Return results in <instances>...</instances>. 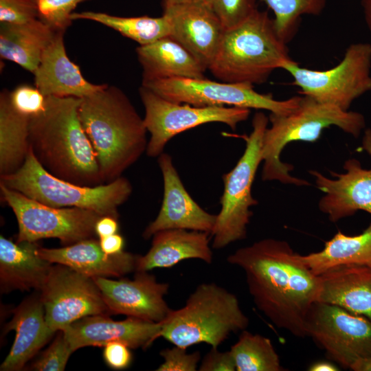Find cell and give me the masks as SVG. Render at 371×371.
<instances>
[{
	"label": "cell",
	"mask_w": 371,
	"mask_h": 371,
	"mask_svg": "<svg viewBox=\"0 0 371 371\" xmlns=\"http://www.w3.org/2000/svg\"><path fill=\"white\" fill-rule=\"evenodd\" d=\"M117 218L102 216L95 225V233L99 238L117 233L119 224Z\"/></svg>",
	"instance_id": "obj_41"
},
{
	"label": "cell",
	"mask_w": 371,
	"mask_h": 371,
	"mask_svg": "<svg viewBox=\"0 0 371 371\" xmlns=\"http://www.w3.org/2000/svg\"><path fill=\"white\" fill-rule=\"evenodd\" d=\"M371 44L350 45L342 60L326 70L302 67L293 59L282 69L293 78L300 95L348 111L355 100L371 90Z\"/></svg>",
	"instance_id": "obj_9"
},
{
	"label": "cell",
	"mask_w": 371,
	"mask_h": 371,
	"mask_svg": "<svg viewBox=\"0 0 371 371\" xmlns=\"http://www.w3.org/2000/svg\"><path fill=\"white\" fill-rule=\"evenodd\" d=\"M9 92L3 90L0 93V177L18 170L30 148V117L12 107Z\"/></svg>",
	"instance_id": "obj_29"
},
{
	"label": "cell",
	"mask_w": 371,
	"mask_h": 371,
	"mask_svg": "<svg viewBox=\"0 0 371 371\" xmlns=\"http://www.w3.org/2000/svg\"><path fill=\"white\" fill-rule=\"evenodd\" d=\"M236 371H282L280 357L270 339L241 331L229 350Z\"/></svg>",
	"instance_id": "obj_31"
},
{
	"label": "cell",
	"mask_w": 371,
	"mask_h": 371,
	"mask_svg": "<svg viewBox=\"0 0 371 371\" xmlns=\"http://www.w3.org/2000/svg\"><path fill=\"white\" fill-rule=\"evenodd\" d=\"M39 291L46 322L55 333L82 317L111 314L93 278L65 265H52Z\"/></svg>",
	"instance_id": "obj_14"
},
{
	"label": "cell",
	"mask_w": 371,
	"mask_h": 371,
	"mask_svg": "<svg viewBox=\"0 0 371 371\" xmlns=\"http://www.w3.org/2000/svg\"><path fill=\"white\" fill-rule=\"evenodd\" d=\"M310 371H337L339 368L334 363L326 361H319L312 363L308 368Z\"/></svg>",
	"instance_id": "obj_43"
},
{
	"label": "cell",
	"mask_w": 371,
	"mask_h": 371,
	"mask_svg": "<svg viewBox=\"0 0 371 371\" xmlns=\"http://www.w3.org/2000/svg\"><path fill=\"white\" fill-rule=\"evenodd\" d=\"M84 0H35L38 19L56 32H63L71 24V15Z\"/></svg>",
	"instance_id": "obj_34"
},
{
	"label": "cell",
	"mask_w": 371,
	"mask_h": 371,
	"mask_svg": "<svg viewBox=\"0 0 371 371\" xmlns=\"http://www.w3.org/2000/svg\"><path fill=\"white\" fill-rule=\"evenodd\" d=\"M72 352L63 330H59L53 342L32 364V368L37 371H63Z\"/></svg>",
	"instance_id": "obj_35"
},
{
	"label": "cell",
	"mask_w": 371,
	"mask_h": 371,
	"mask_svg": "<svg viewBox=\"0 0 371 371\" xmlns=\"http://www.w3.org/2000/svg\"><path fill=\"white\" fill-rule=\"evenodd\" d=\"M269 122L264 113L257 112L253 117L251 133L237 135L245 139L246 146L236 166L222 177L224 188L220 201L221 208L211 234L214 249L225 248L246 238L247 227L252 216L249 207L258 204L252 196L251 188L262 161V141Z\"/></svg>",
	"instance_id": "obj_8"
},
{
	"label": "cell",
	"mask_w": 371,
	"mask_h": 371,
	"mask_svg": "<svg viewBox=\"0 0 371 371\" xmlns=\"http://www.w3.org/2000/svg\"><path fill=\"white\" fill-rule=\"evenodd\" d=\"M82 98L47 96L44 110L30 117V146L42 166L76 184L104 183L95 151L78 115Z\"/></svg>",
	"instance_id": "obj_2"
},
{
	"label": "cell",
	"mask_w": 371,
	"mask_h": 371,
	"mask_svg": "<svg viewBox=\"0 0 371 371\" xmlns=\"http://www.w3.org/2000/svg\"><path fill=\"white\" fill-rule=\"evenodd\" d=\"M64 32H57L41 56L35 71L34 85L46 97L83 98L104 88L87 80L80 67L67 55Z\"/></svg>",
	"instance_id": "obj_20"
},
{
	"label": "cell",
	"mask_w": 371,
	"mask_h": 371,
	"mask_svg": "<svg viewBox=\"0 0 371 371\" xmlns=\"http://www.w3.org/2000/svg\"><path fill=\"white\" fill-rule=\"evenodd\" d=\"M354 371H371V357L360 360L351 369Z\"/></svg>",
	"instance_id": "obj_45"
},
{
	"label": "cell",
	"mask_w": 371,
	"mask_h": 371,
	"mask_svg": "<svg viewBox=\"0 0 371 371\" xmlns=\"http://www.w3.org/2000/svg\"><path fill=\"white\" fill-rule=\"evenodd\" d=\"M103 357L106 363L115 370L127 368L132 361L130 348L124 343L112 341L104 346Z\"/></svg>",
	"instance_id": "obj_39"
},
{
	"label": "cell",
	"mask_w": 371,
	"mask_h": 371,
	"mask_svg": "<svg viewBox=\"0 0 371 371\" xmlns=\"http://www.w3.org/2000/svg\"><path fill=\"white\" fill-rule=\"evenodd\" d=\"M85 1V0H84Z\"/></svg>",
	"instance_id": "obj_47"
},
{
	"label": "cell",
	"mask_w": 371,
	"mask_h": 371,
	"mask_svg": "<svg viewBox=\"0 0 371 371\" xmlns=\"http://www.w3.org/2000/svg\"><path fill=\"white\" fill-rule=\"evenodd\" d=\"M142 81L170 78H205L206 68L170 36L136 49Z\"/></svg>",
	"instance_id": "obj_26"
},
{
	"label": "cell",
	"mask_w": 371,
	"mask_h": 371,
	"mask_svg": "<svg viewBox=\"0 0 371 371\" xmlns=\"http://www.w3.org/2000/svg\"><path fill=\"white\" fill-rule=\"evenodd\" d=\"M56 32L38 18L23 23H1V58L34 74Z\"/></svg>",
	"instance_id": "obj_27"
},
{
	"label": "cell",
	"mask_w": 371,
	"mask_h": 371,
	"mask_svg": "<svg viewBox=\"0 0 371 371\" xmlns=\"http://www.w3.org/2000/svg\"><path fill=\"white\" fill-rule=\"evenodd\" d=\"M248 325L249 318L234 293L214 282L202 283L183 307L172 309L161 322L159 337L185 348L200 343L218 348L232 333Z\"/></svg>",
	"instance_id": "obj_6"
},
{
	"label": "cell",
	"mask_w": 371,
	"mask_h": 371,
	"mask_svg": "<svg viewBox=\"0 0 371 371\" xmlns=\"http://www.w3.org/2000/svg\"><path fill=\"white\" fill-rule=\"evenodd\" d=\"M9 95L12 107L29 117L38 115L45 109L47 97L35 85H19L9 92Z\"/></svg>",
	"instance_id": "obj_36"
},
{
	"label": "cell",
	"mask_w": 371,
	"mask_h": 371,
	"mask_svg": "<svg viewBox=\"0 0 371 371\" xmlns=\"http://www.w3.org/2000/svg\"><path fill=\"white\" fill-rule=\"evenodd\" d=\"M6 331H15L12 348L0 366L1 371L22 370L55 333L48 326L40 294L30 296L14 311Z\"/></svg>",
	"instance_id": "obj_22"
},
{
	"label": "cell",
	"mask_w": 371,
	"mask_h": 371,
	"mask_svg": "<svg viewBox=\"0 0 371 371\" xmlns=\"http://www.w3.org/2000/svg\"><path fill=\"white\" fill-rule=\"evenodd\" d=\"M310 337L327 358L351 370L361 359L371 357V321L337 306L315 302L304 322Z\"/></svg>",
	"instance_id": "obj_13"
},
{
	"label": "cell",
	"mask_w": 371,
	"mask_h": 371,
	"mask_svg": "<svg viewBox=\"0 0 371 371\" xmlns=\"http://www.w3.org/2000/svg\"><path fill=\"white\" fill-rule=\"evenodd\" d=\"M210 234L183 229L159 231L153 236L150 249L138 256L136 271L172 267L184 260L199 259L207 264L213 260Z\"/></svg>",
	"instance_id": "obj_24"
},
{
	"label": "cell",
	"mask_w": 371,
	"mask_h": 371,
	"mask_svg": "<svg viewBox=\"0 0 371 371\" xmlns=\"http://www.w3.org/2000/svg\"><path fill=\"white\" fill-rule=\"evenodd\" d=\"M195 0H165L164 3L168 4H179V3H186L194 1Z\"/></svg>",
	"instance_id": "obj_46"
},
{
	"label": "cell",
	"mask_w": 371,
	"mask_h": 371,
	"mask_svg": "<svg viewBox=\"0 0 371 371\" xmlns=\"http://www.w3.org/2000/svg\"><path fill=\"white\" fill-rule=\"evenodd\" d=\"M38 254L54 264L69 267L91 278L121 277L136 270L138 256L122 251L115 255L104 253L99 240H80L60 248L40 247Z\"/></svg>",
	"instance_id": "obj_21"
},
{
	"label": "cell",
	"mask_w": 371,
	"mask_h": 371,
	"mask_svg": "<svg viewBox=\"0 0 371 371\" xmlns=\"http://www.w3.org/2000/svg\"><path fill=\"white\" fill-rule=\"evenodd\" d=\"M286 45L268 13L257 9L238 25L225 30L208 69L222 82L260 85L292 60Z\"/></svg>",
	"instance_id": "obj_4"
},
{
	"label": "cell",
	"mask_w": 371,
	"mask_h": 371,
	"mask_svg": "<svg viewBox=\"0 0 371 371\" xmlns=\"http://www.w3.org/2000/svg\"><path fill=\"white\" fill-rule=\"evenodd\" d=\"M78 115L104 183L120 177L146 152L144 119L120 88L106 85L82 98Z\"/></svg>",
	"instance_id": "obj_3"
},
{
	"label": "cell",
	"mask_w": 371,
	"mask_h": 371,
	"mask_svg": "<svg viewBox=\"0 0 371 371\" xmlns=\"http://www.w3.org/2000/svg\"><path fill=\"white\" fill-rule=\"evenodd\" d=\"M36 242L12 240L0 236L1 291H40L49 273L52 263L38 254Z\"/></svg>",
	"instance_id": "obj_25"
},
{
	"label": "cell",
	"mask_w": 371,
	"mask_h": 371,
	"mask_svg": "<svg viewBox=\"0 0 371 371\" xmlns=\"http://www.w3.org/2000/svg\"><path fill=\"white\" fill-rule=\"evenodd\" d=\"M71 19H86L98 22L136 41L139 45L152 43L170 34V23L164 14L160 17H124L104 12L85 11L73 12Z\"/></svg>",
	"instance_id": "obj_30"
},
{
	"label": "cell",
	"mask_w": 371,
	"mask_h": 371,
	"mask_svg": "<svg viewBox=\"0 0 371 371\" xmlns=\"http://www.w3.org/2000/svg\"><path fill=\"white\" fill-rule=\"evenodd\" d=\"M301 95L299 106L291 113L284 115H269L271 126L265 133L262 148L263 181L310 185L308 181L290 175L293 166L280 160L284 148L293 142H315L320 137L322 131L331 126L355 137L365 127L364 117L358 112L344 111L309 96Z\"/></svg>",
	"instance_id": "obj_5"
},
{
	"label": "cell",
	"mask_w": 371,
	"mask_h": 371,
	"mask_svg": "<svg viewBox=\"0 0 371 371\" xmlns=\"http://www.w3.org/2000/svg\"><path fill=\"white\" fill-rule=\"evenodd\" d=\"M161 323L128 317L122 321L112 320L107 315L82 317L65 328L63 332L72 350L87 346H104L120 341L130 348L150 346L159 338Z\"/></svg>",
	"instance_id": "obj_19"
},
{
	"label": "cell",
	"mask_w": 371,
	"mask_h": 371,
	"mask_svg": "<svg viewBox=\"0 0 371 371\" xmlns=\"http://www.w3.org/2000/svg\"><path fill=\"white\" fill-rule=\"evenodd\" d=\"M273 12V25L278 36L289 43L295 36L303 15L320 14L326 0H260Z\"/></svg>",
	"instance_id": "obj_32"
},
{
	"label": "cell",
	"mask_w": 371,
	"mask_h": 371,
	"mask_svg": "<svg viewBox=\"0 0 371 371\" xmlns=\"http://www.w3.org/2000/svg\"><path fill=\"white\" fill-rule=\"evenodd\" d=\"M93 278L111 314L161 323L172 311L164 299L169 284L148 271H137L133 280Z\"/></svg>",
	"instance_id": "obj_15"
},
{
	"label": "cell",
	"mask_w": 371,
	"mask_h": 371,
	"mask_svg": "<svg viewBox=\"0 0 371 371\" xmlns=\"http://www.w3.org/2000/svg\"><path fill=\"white\" fill-rule=\"evenodd\" d=\"M227 261L244 271L255 305L276 326L295 337H306L305 319L317 300L319 276L287 242L262 239L239 248Z\"/></svg>",
	"instance_id": "obj_1"
},
{
	"label": "cell",
	"mask_w": 371,
	"mask_h": 371,
	"mask_svg": "<svg viewBox=\"0 0 371 371\" xmlns=\"http://www.w3.org/2000/svg\"><path fill=\"white\" fill-rule=\"evenodd\" d=\"M198 370L200 371L236 370L230 351L222 352L214 348H211V350L204 356Z\"/></svg>",
	"instance_id": "obj_40"
},
{
	"label": "cell",
	"mask_w": 371,
	"mask_h": 371,
	"mask_svg": "<svg viewBox=\"0 0 371 371\" xmlns=\"http://www.w3.org/2000/svg\"><path fill=\"white\" fill-rule=\"evenodd\" d=\"M361 5L364 14L365 21L371 32V0H362Z\"/></svg>",
	"instance_id": "obj_44"
},
{
	"label": "cell",
	"mask_w": 371,
	"mask_h": 371,
	"mask_svg": "<svg viewBox=\"0 0 371 371\" xmlns=\"http://www.w3.org/2000/svg\"><path fill=\"white\" fill-rule=\"evenodd\" d=\"M157 161L163 177V199L158 215L144 231V238L148 239L155 233L169 229L203 232L211 235L216 215L206 212L189 194L170 155L162 153Z\"/></svg>",
	"instance_id": "obj_17"
},
{
	"label": "cell",
	"mask_w": 371,
	"mask_h": 371,
	"mask_svg": "<svg viewBox=\"0 0 371 371\" xmlns=\"http://www.w3.org/2000/svg\"><path fill=\"white\" fill-rule=\"evenodd\" d=\"M185 348L175 346L160 352L164 362L156 369L158 371H195L201 359L199 351L188 353Z\"/></svg>",
	"instance_id": "obj_37"
},
{
	"label": "cell",
	"mask_w": 371,
	"mask_h": 371,
	"mask_svg": "<svg viewBox=\"0 0 371 371\" xmlns=\"http://www.w3.org/2000/svg\"><path fill=\"white\" fill-rule=\"evenodd\" d=\"M164 14L170 23L169 36L208 69L225 31L216 14L201 0L164 3Z\"/></svg>",
	"instance_id": "obj_18"
},
{
	"label": "cell",
	"mask_w": 371,
	"mask_h": 371,
	"mask_svg": "<svg viewBox=\"0 0 371 371\" xmlns=\"http://www.w3.org/2000/svg\"><path fill=\"white\" fill-rule=\"evenodd\" d=\"M142 85L174 102L198 106H229L267 110L287 115L299 106L302 95L278 100L243 82H216L206 78H170L142 81Z\"/></svg>",
	"instance_id": "obj_10"
},
{
	"label": "cell",
	"mask_w": 371,
	"mask_h": 371,
	"mask_svg": "<svg viewBox=\"0 0 371 371\" xmlns=\"http://www.w3.org/2000/svg\"><path fill=\"white\" fill-rule=\"evenodd\" d=\"M216 14L225 30L234 27L256 10V0H201Z\"/></svg>",
	"instance_id": "obj_33"
},
{
	"label": "cell",
	"mask_w": 371,
	"mask_h": 371,
	"mask_svg": "<svg viewBox=\"0 0 371 371\" xmlns=\"http://www.w3.org/2000/svg\"><path fill=\"white\" fill-rule=\"evenodd\" d=\"M38 18L35 0H0V21L23 23Z\"/></svg>",
	"instance_id": "obj_38"
},
{
	"label": "cell",
	"mask_w": 371,
	"mask_h": 371,
	"mask_svg": "<svg viewBox=\"0 0 371 371\" xmlns=\"http://www.w3.org/2000/svg\"><path fill=\"white\" fill-rule=\"evenodd\" d=\"M0 183L49 206L80 207L117 218L118 207L133 191L129 180L122 176L95 186H81L58 178L42 166L31 148L22 166L15 172L0 177Z\"/></svg>",
	"instance_id": "obj_7"
},
{
	"label": "cell",
	"mask_w": 371,
	"mask_h": 371,
	"mask_svg": "<svg viewBox=\"0 0 371 371\" xmlns=\"http://www.w3.org/2000/svg\"><path fill=\"white\" fill-rule=\"evenodd\" d=\"M0 190L16 218L18 242L53 238L66 246L95 235V225L102 216L92 210L49 206L1 183Z\"/></svg>",
	"instance_id": "obj_12"
},
{
	"label": "cell",
	"mask_w": 371,
	"mask_h": 371,
	"mask_svg": "<svg viewBox=\"0 0 371 371\" xmlns=\"http://www.w3.org/2000/svg\"><path fill=\"white\" fill-rule=\"evenodd\" d=\"M139 93L145 110L144 125L150 133L146 153L150 157H159L166 144L183 131L211 122L223 123L236 130L250 114L246 108L174 102L143 85Z\"/></svg>",
	"instance_id": "obj_11"
},
{
	"label": "cell",
	"mask_w": 371,
	"mask_h": 371,
	"mask_svg": "<svg viewBox=\"0 0 371 371\" xmlns=\"http://www.w3.org/2000/svg\"><path fill=\"white\" fill-rule=\"evenodd\" d=\"M300 260L315 276L341 265L371 267V223L360 234L348 236L338 231L317 252L300 255Z\"/></svg>",
	"instance_id": "obj_28"
},
{
	"label": "cell",
	"mask_w": 371,
	"mask_h": 371,
	"mask_svg": "<svg viewBox=\"0 0 371 371\" xmlns=\"http://www.w3.org/2000/svg\"><path fill=\"white\" fill-rule=\"evenodd\" d=\"M363 148L371 155V130L365 131ZM346 172L330 171L336 179H331L316 170L309 172L315 178L319 190L325 194L319 202V208L329 220H339L364 210L371 214V168L363 169L355 159H348L344 166Z\"/></svg>",
	"instance_id": "obj_16"
},
{
	"label": "cell",
	"mask_w": 371,
	"mask_h": 371,
	"mask_svg": "<svg viewBox=\"0 0 371 371\" xmlns=\"http://www.w3.org/2000/svg\"><path fill=\"white\" fill-rule=\"evenodd\" d=\"M102 250L109 255H115L123 251L124 239L116 233L108 236L99 238Z\"/></svg>",
	"instance_id": "obj_42"
},
{
	"label": "cell",
	"mask_w": 371,
	"mask_h": 371,
	"mask_svg": "<svg viewBox=\"0 0 371 371\" xmlns=\"http://www.w3.org/2000/svg\"><path fill=\"white\" fill-rule=\"evenodd\" d=\"M316 302L337 306L371 321V267L341 265L319 276Z\"/></svg>",
	"instance_id": "obj_23"
}]
</instances>
